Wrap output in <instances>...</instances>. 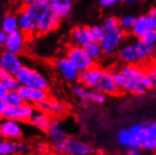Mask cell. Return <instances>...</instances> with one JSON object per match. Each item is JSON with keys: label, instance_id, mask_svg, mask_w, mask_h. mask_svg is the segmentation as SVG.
<instances>
[{"label": "cell", "instance_id": "cell-43", "mask_svg": "<svg viewBox=\"0 0 156 155\" xmlns=\"http://www.w3.org/2000/svg\"><path fill=\"white\" fill-rule=\"evenodd\" d=\"M127 155H142L140 148H132L128 149Z\"/></svg>", "mask_w": 156, "mask_h": 155}, {"label": "cell", "instance_id": "cell-18", "mask_svg": "<svg viewBox=\"0 0 156 155\" xmlns=\"http://www.w3.org/2000/svg\"><path fill=\"white\" fill-rule=\"evenodd\" d=\"M18 91L25 103L33 104L34 106L49 96L47 90H39V88L27 86H20Z\"/></svg>", "mask_w": 156, "mask_h": 155}, {"label": "cell", "instance_id": "cell-6", "mask_svg": "<svg viewBox=\"0 0 156 155\" xmlns=\"http://www.w3.org/2000/svg\"><path fill=\"white\" fill-rule=\"evenodd\" d=\"M52 67L55 73L65 82L70 84L79 82L80 72L74 67L66 56H60L55 58L52 62Z\"/></svg>", "mask_w": 156, "mask_h": 155}, {"label": "cell", "instance_id": "cell-30", "mask_svg": "<svg viewBox=\"0 0 156 155\" xmlns=\"http://www.w3.org/2000/svg\"><path fill=\"white\" fill-rule=\"evenodd\" d=\"M16 141L0 138V155H12L15 153Z\"/></svg>", "mask_w": 156, "mask_h": 155}, {"label": "cell", "instance_id": "cell-40", "mask_svg": "<svg viewBox=\"0 0 156 155\" xmlns=\"http://www.w3.org/2000/svg\"><path fill=\"white\" fill-rule=\"evenodd\" d=\"M53 0H24L25 5H34V4H45L49 5L52 3Z\"/></svg>", "mask_w": 156, "mask_h": 155}, {"label": "cell", "instance_id": "cell-38", "mask_svg": "<svg viewBox=\"0 0 156 155\" xmlns=\"http://www.w3.org/2000/svg\"><path fill=\"white\" fill-rule=\"evenodd\" d=\"M146 136L156 137V120L151 123H147L146 126Z\"/></svg>", "mask_w": 156, "mask_h": 155}, {"label": "cell", "instance_id": "cell-41", "mask_svg": "<svg viewBox=\"0 0 156 155\" xmlns=\"http://www.w3.org/2000/svg\"><path fill=\"white\" fill-rule=\"evenodd\" d=\"M147 71H148V73H149V75L151 77V79L153 87H156V70L151 66V67Z\"/></svg>", "mask_w": 156, "mask_h": 155}, {"label": "cell", "instance_id": "cell-37", "mask_svg": "<svg viewBox=\"0 0 156 155\" xmlns=\"http://www.w3.org/2000/svg\"><path fill=\"white\" fill-rule=\"evenodd\" d=\"M123 0H98V4L102 9H111L119 5Z\"/></svg>", "mask_w": 156, "mask_h": 155}, {"label": "cell", "instance_id": "cell-32", "mask_svg": "<svg viewBox=\"0 0 156 155\" xmlns=\"http://www.w3.org/2000/svg\"><path fill=\"white\" fill-rule=\"evenodd\" d=\"M146 126H147V123L138 122V123H135V124L131 125L130 128H128V129L136 137L142 140L145 136H146Z\"/></svg>", "mask_w": 156, "mask_h": 155}, {"label": "cell", "instance_id": "cell-49", "mask_svg": "<svg viewBox=\"0 0 156 155\" xmlns=\"http://www.w3.org/2000/svg\"><path fill=\"white\" fill-rule=\"evenodd\" d=\"M154 153H155V155H156V150H154Z\"/></svg>", "mask_w": 156, "mask_h": 155}, {"label": "cell", "instance_id": "cell-14", "mask_svg": "<svg viewBox=\"0 0 156 155\" xmlns=\"http://www.w3.org/2000/svg\"><path fill=\"white\" fill-rule=\"evenodd\" d=\"M60 19L55 15L50 6L47 5L43 9L41 13L39 16L38 26H37V34L45 35L52 32L57 28L60 23Z\"/></svg>", "mask_w": 156, "mask_h": 155}, {"label": "cell", "instance_id": "cell-16", "mask_svg": "<svg viewBox=\"0 0 156 155\" xmlns=\"http://www.w3.org/2000/svg\"><path fill=\"white\" fill-rule=\"evenodd\" d=\"M113 74H114L115 81L120 91H123V92H126L132 95H136V96L143 95L147 91L141 85H139L136 81L130 79L129 77L123 75L122 73H120L119 71L113 72Z\"/></svg>", "mask_w": 156, "mask_h": 155}, {"label": "cell", "instance_id": "cell-36", "mask_svg": "<svg viewBox=\"0 0 156 155\" xmlns=\"http://www.w3.org/2000/svg\"><path fill=\"white\" fill-rule=\"evenodd\" d=\"M141 40L149 44L156 46V29H151Z\"/></svg>", "mask_w": 156, "mask_h": 155}, {"label": "cell", "instance_id": "cell-13", "mask_svg": "<svg viewBox=\"0 0 156 155\" xmlns=\"http://www.w3.org/2000/svg\"><path fill=\"white\" fill-rule=\"evenodd\" d=\"M35 110L36 108L33 104L23 102L14 106H7L3 118L13 119L21 123H27Z\"/></svg>", "mask_w": 156, "mask_h": 155}, {"label": "cell", "instance_id": "cell-23", "mask_svg": "<svg viewBox=\"0 0 156 155\" xmlns=\"http://www.w3.org/2000/svg\"><path fill=\"white\" fill-rule=\"evenodd\" d=\"M73 7V0H53L50 8L60 20L69 17Z\"/></svg>", "mask_w": 156, "mask_h": 155}, {"label": "cell", "instance_id": "cell-20", "mask_svg": "<svg viewBox=\"0 0 156 155\" xmlns=\"http://www.w3.org/2000/svg\"><path fill=\"white\" fill-rule=\"evenodd\" d=\"M151 29H152V26L147 14H142L136 17L130 32L133 37L137 40H141Z\"/></svg>", "mask_w": 156, "mask_h": 155}, {"label": "cell", "instance_id": "cell-24", "mask_svg": "<svg viewBox=\"0 0 156 155\" xmlns=\"http://www.w3.org/2000/svg\"><path fill=\"white\" fill-rule=\"evenodd\" d=\"M117 140L120 146L126 149L132 148H140L141 147V139L136 137L129 129H121L117 132Z\"/></svg>", "mask_w": 156, "mask_h": 155}, {"label": "cell", "instance_id": "cell-35", "mask_svg": "<svg viewBox=\"0 0 156 155\" xmlns=\"http://www.w3.org/2000/svg\"><path fill=\"white\" fill-rule=\"evenodd\" d=\"M29 150V145L25 141H16L15 153L16 154H26Z\"/></svg>", "mask_w": 156, "mask_h": 155}, {"label": "cell", "instance_id": "cell-29", "mask_svg": "<svg viewBox=\"0 0 156 155\" xmlns=\"http://www.w3.org/2000/svg\"><path fill=\"white\" fill-rule=\"evenodd\" d=\"M88 34H90V40L92 41L100 42L102 41L103 37L105 36V29L103 28L102 25H92L87 26Z\"/></svg>", "mask_w": 156, "mask_h": 155}, {"label": "cell", "instance_id": "cell-26", "mask_svg": "<svg viewBox=\"0 0 156 155\" xmlns=\"http://www.w3.org/2000/svg\"><path fill=\"white\" fill-rule=\"evenodd\" d=\"M19 29L17 14H8L4 17L1 23V31L6 34H9Z\"/></svg>", "mask_w": 156, "mask_h": 155}, {"label": "cell", "instance_id": "cell-25", "mask_svg": "<svg viewBox=\"0 0 156 155\" xmlns=\"http://www.w3.org/2000/svg\"><path fill=\"white\" fill-rule=\"evenodd\" d=\"M0 84H2L8 90H18L20 87V84L15 75L9 74L1 68H0Z\"/></svg>", "mask_w": 156, "mask_h": 155}, {"label": "cell", "instance_id": "cell-10", "mask_svg": "<svg viewBox=\"0 0 156 155\" xmlns=\"http://www.w3.org/2000/svg\"><path fill=\"white\" fill-rule=\"evenodd\" d=\"M73 94L83 103L92 104H104L106 102V95L88 87L83 84L75 83L72 88Z\"/></svg>", "mask_w": 156, "mask_h": 155}, {"label": "cell", "instance_id": "cell-34", "mask_svg": "<svg viewBox=\"0 0 156 155\" xmlns=\"http://www.w3.org/2000/svg\"><path fill=\"white\" fill-rule=\"evenodd\" d=\"M140 149L146 151H154L156 150V137L145 136L141 141Z\"/></svg>", "mask_w": 156, "mask_h": 155}, {"label": "cell", "instance_id": "cell-45", "mask_svg": "<svg viewBox=\"0 0 156 155\" xmlns=\"http://www.w3.org/2000/svg\"><path fill=\"white\" fill-rule=\"evenodd\" d=\"M6 36H7L6 33H4L3 31L0 30V49H1L4 46V42H5Z\"/></svg>", "mask_w": 156, "mask_h": 155}, {"label": "cell", "instance_id": "cell-3", "mask_svg": "<svg viewBox=\"0 0 156 155\" xmlns=\"http://www.w3.org/2000/svg\"><path fill=\"white\" fill-rule=\"evenodd\" d=\"M15 77L20 86H32L47 91L51 86L50 79L45 73L28 65H24Z\"/></svg>", "mask_w": 156, "mask_h": 155}, {"label": "cell", "instance_id": "cell-11", "mask_svg": "<svg viewBox=\"0 0 156 155\" xmlns=\"http://www.w3.org/2000/svg\"><path fill=\"white\" fill-rule=\"evenodd\" d=\"M25 132L21 122L2 118L0 119V138L18 141L24 137Z\"/></svg>", "mask_w": 156, "mask_h": 155}, {"label": "cell", "instance_id": "cell-5", "mask_svg": "<svg viewBox=\"0 0 156 155\" xmlns=\"http://www.w3.org/2000/svg\"><path fill=\"white\" fill-rule=\"evenodd\" d=\"M39 12L40 8L37 4L25 5L17 13L19 30L26 35L37 34Z\"/></svg>", "mask_w": 156, "mask_h": 155}, {"label": "cell", "instance_id": "cell-17", "mask_svg": "<svg viewBox=\"0 0 156 155\" xmlns=\"http://www.w3.org/2000/svg\"><path fill=\"white\" fill-rule=\"evenodd\" d=\"M3 47L7 51L21 55L26 47V34L19 29L7 34Z\"/></svg>", "mask_w": 156, "mask_h": 155}, {"label": "cell", "instance_id": "cell-48", "mask_svg": "<svg viewBox=\"0 0 156 155\" xmlns=\"http://www.w3.org/2000/svg\"><path fill=\"white\" fill-rule=\"evenodd\" d=\"M151 66L152 68H154L155 70H156V57L151 60Z\"/></svg>", "mask_w": 156, "mask_h": 155}, {"label": "cell", "instance_id": "cell-1", "mask_svg": "<svg viewBox=\"0 0 156 155\" xmlns=\"http://www.w3.org/2000/svg\"><path fill=\"white\" fill-rule=\"evenodd\" d=\"M79 82L105 95H115L119 91L113 72L101 66L93 65L91 68L81 72Z\"/></svg>", "mask_w": 156, "mask_h": 155}, {"label": "cell", "instance_id": "cell-47", "mask_svg": "<svg viewBox=\"0 0 156 155\" xmlns=\"http://www.w3.org/2000/svg\"><path fill=\"white\" fill-rule=\"evenodd\" d=\"M124 2L128 3V4H135V3H137V2H140L141 0H123Z\"/></svg>", "mask_w": 156, "mask_h": 155}, {"label": "cell", "instance_id": "cell-4", "mask_svg": "<svg viewBox=\"0 0 156 155\" xmlns=\"http://www.w3.org/2000/svg\"><path fill=\"white\" fill-rule=\"evenodd\" d=\"M53 150L58 155H91L93 152L90 144L75 137H68L63 141L54 143Z\"/></svg>", "mask_w": 156, "mask_h": 155}, {"label": "cell", "instance_id": "cell-15", "mask_svg": "<svg viewBox=\"0 0 156 155\" xmlns=\"http://www.w3.org/2000/svg\"><path fill=\"white\" fill-rule=\"evenodd\" d=\"M25 64L20 55L4 49L0 53V68L9 74L16 75Z\"/></svg>", "mask_w": 156, "mask_h": 155}, {"label": "cell", "instance_id": "cell-44", "mask_svg": "<svg viewBox=\"0 0 156 155\" xmlns=\"http://www.w3.org/2000/svg\"><path fill=\"white\" fill-rule=\"evenodd\" d=\"M6 107H7V105L5 104L3 100H0V119H1L4 117V113H5Z\"/></svg>", "mask_w": 156, "mask_h": 155}, {"label": "cell", "instance_id": "cell-21", "mask_svg": "<svg viewBox=\"0 0 156 155\" xmlns=\"http://www.w3.org/2000/svg\"><path fill=\"white\" fill-rule=\"evenodd\" d=\"M52 119L53 118L50 115L36 109L34 113L32 114L31 118H29L28 123L35 129L43 132H46L52 122Z\"/></svg>", "mask_w": 156, "mask_h": 155}, {"label": "cell", "instance_id": "cell-9", "mask_svg": "<svg viewBox=\"0 0 156 155\" xmlns=\"http://www.w3.org/2000/svg\"><path fill=\"white\" fill-rule=\"evenodd\" d=\"M118 71L123 75L129 77L130 79L141 85L146 90L153 87L148 71L137 64H124Z\"/></svg>", "mask_w": 156, "mask_h": 155}, {"label": "cell", "instance_id": "cell-50", "mask_svg": "<svg viewBox=\"0 0 156 155\" xmlns=\"http://www.w3.org/2000/svg\"><path fill=\"white\" fill-rule=\"evenodd\" d=\"M40 155H44V154H40Z\"/></svg>", "mask_w": 156, "mask_h": 155}, {"label": "cell", "instance_id": "cell-31", "mask_svg": "<svg viewBox=\"0 0 156 155\" xmlns=\"http://www.w3.org/2000/svg\"><path fill=\"white\" fill-rule=\"evenodd\" d=\"M136 17L133 14H124L120 16L119 18H118V23H119V26L123 30L124 32L126 31H130L133 23H135Z\"/></svg>", "mask_w": 156, "mask_h": 155}, {"label": "cell", "instance_id": "cell-8", "mask_svg": "<svg viewBox=\"0 0 156 155\" xmlns=\"http://www.w3.org/2000/svg\"><path fill=\"white\" fill-rule=\"evenodd\" d=\"M124 39L125 32L119 26L112 30L105 31V36L103 37L102 41L99 42L104 55L111 56V55L118 52L119 47L123 44Z\"/></svg>", "mask_w": 156, "mask_h": 155}, {"label": "cell", "instance_id": "cell-7", "mask_svg": "<svg viewBox=\"0 0 156 155\" xmlns=\"http://www.w3.org/2000/svg\"><path fill=\"white\" fill-rule=\"evenodd\" d=\"M65 56L80 72V73L91 68L95 64L93 59L88 56L85 47L74 45V44L67 48Z\"/></svg>", "mask_w": 156, "mask_h": 155}, {"label": "cell", "instance_id": "cell-39", "mask_svg": "<svg viewBox=\"0 0 156 155\" xmlns=\"http://www.w3.org/2000/svg\"><path fill=\"white\" fill-rule=\"evenodd\" d=\"M147 16L151 22V25L152 28L156 29V7H153L149 10L147 13Z\"/></svg>", "mask_w": 156, "mask_h": 155}, {"label": "cell", "instance_id": "cell-33", "mask_svg": "<svg viewBox=\"0 0 156 155\" xmlns=\"http://www.w3.org/2000/svg\"><path fill=\"white\" fill-rule=\"evenodd\" d=\"M102 26L105 29V31L112 30L117 27H119V23H118V18L112 15L106 16L103 19L102 21Z\"/></svg>", "mask_w": 156, "mask_h": 155}, {"label": "cell", "instance_id": "cell-46", "mask_svg": "<svg viewBox=\"0 0 156 155\" xmlns=\"http://www.w3.org/2000/svg\"><path fill=\"white\" fill-rule=\"evenodd\" d=\"M7 92H8L7 88L2 84H0V100H3V98L5 97Z\"/></svg>", "mask_w": 156, "mask_h": 155}, {"label": "cell", "instance_id": "cell-42", "mask_svg": "<svg viewBox=\"0 0 156 155\" xmlns=\"http://www.w3.org/2000/svg\"><path fill=\"white\" fill-rule=\"evenodd\" d=\"M48 150V146L45 143H40L37 146V150L40 154H45V152Z\"/></svg>", "mask_w": 156, "mask_h": 155}, {"label": "cell", "instance_id": "cell-2", "mask_svg": "<svg viewBox=\"0 0 156 155\" xmlns=\"http://www.w3.org/2000/svg\"><path fill=\"white\" fill-rule=\"evenodd\" d=\"M156 49L142 40L123 43L118 50V58L124 64H139L151 58Z\"/></svg>", "mask_w": 156, "mask_h": 155}, {"label": "cell", "instance_id": "cell-28", "mask_svg": "<svg viewBox=\"0 0 156 155\" xmlns=\"http://www.w3.org/2000/svg\"><path fill=\"white\" fill-rule=\"evenodd\" d=\"M3 101L7 106H14L24 102L18 90H8Z\"/></svg>", "mask_w": 156, "mask_h": 155}, {"label": "cell", "instance_id": "cell-19", "mask_svg": "<svg viewBox=\"0 0 156 155\" xmlns=\"http://www.w3.org/2000/svg\"><path fill=\"white\" fill-rule=\"evenodd\" d=\"M47 136L53 143H58L69 137V132L59 118H53L52 122L47 130Z\"/></svg>", "mask_w": 156, "mask_h": 155}, {"label": "cell", "instance_id": "cell-12", "mask_svg": "<svg viewBox=\"0 0 156 155\" xmlns=\"http://www.w3.org/2000/svg\"><path fill=\"white\" fill-rule=\"evenodd\" d=\"M35 108L50 115L52 118H60L68 112V105L64 102L48 96L35 105Z\"/></svg>", "mask_w": 156, "mask_h": 155}, {"label": "cell", "instance_id": "cell-22", "mask_svg": "<svg viewBox=\"0 0 156 155\" xmlns=\"http://www.w3.org/2000/svg\"><path fill=\"white\" fill-rule=\"evenodd\" d=\"M71 41L73 44L78 46L85 47L88 42H90V37L88 34L87 26H83V25H78L75 26L72 30H71Z\"/></svg>", "mask_w": 156, "mask_h": 155}, {"label": "cell", "instance_id": "cell-27", "mask_svg": "<svg viewBox=\"0 0 156 155\" xmlns=\"http://www.w3.org/2000/svg\"><path fill=\"white\" fill-rule=\"evenodd\" d=\"M85 49H86L87 53L88 54V56L93 59L94 62L100 60L104 56L102 47H101V45H100L99 42L91 41L90 42H88L85 46Z\"/></svg>", "mask_w": 156, "mask_h": 155}]
</instances>
